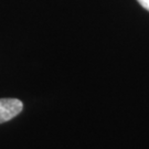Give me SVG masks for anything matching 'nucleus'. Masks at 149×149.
Wrapping results in <instances>:
<instances>
[{
	"label": "nucleus",
	"instance_id": "nucleus-1",
	"mask_svg": "<svg viewBox=\"0 0 149 149\" xmlns=\"http://www.w3.org/2000/svg\"><path fill=\"white\" fill-rule=\"evenodd\" d=\"M23 109V104L17 98H0V124L16 117Z\"/></svg>",
	"mask_w": 149,
	"mask_h": 149
},
{
	"label": "nucleus",
	"instance_id": "nucleus-2",
	"mask_svg": "<svg viewBox=\"0 0 149 149\" xmlns=\"http://www.w3.org/2000/svg\"><path fill=\"white\" fill-rule=\"evenodd\" d=\"M137 1L141 5V7H144L146 10L149 11V0H137Z\"/></svg>",
	"mask_w": 149,
	"mask_h": 149
}]
</instances>
